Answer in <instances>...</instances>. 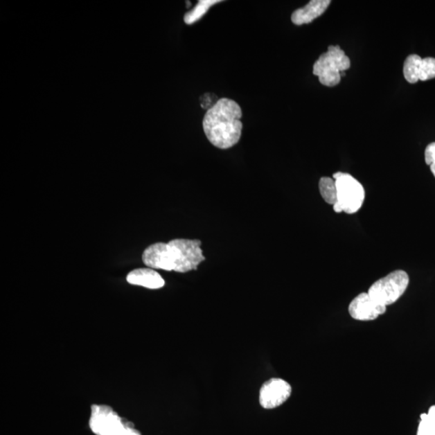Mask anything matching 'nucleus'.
Listing matches in <instances>:
<instances>
[{"label":"nucleus","mask_w":435,"mask_h":435,"mask_svg":"<svg viewBox=\"0 0 435 435\" xmlns=\"http://www.w3.org/2000/svg\"><path fill=\"white\" fill-rule=\"evenodd\" d=\"M330 0H311L305 7L292 13L291 21L295 26L310 24L326 12L330 4Z\"/></svg>","instance_id":"nucleus-10"},{"label":"nucleus","mask_w":435,"mask_h":435,"mask_svg":"<svg viewBox=\"0 0 435 435\" xmlns=\"http://www.w3.org/2000/svg\"><path fill=\"white\" fill-rule=\"evenodd\" d=\"M291 385L283 379L273 378L266 382L260 390V404L266 409H275L291 396Z\"/></svg>","instance_id":"nucleus-7"},{"label":"nucleus","mask_w":435,"mask_h":435,"mask_svg":"<svg viewBox=\"0 0 435 435\" xmlns=\"http://www.w3.org/2000/svg\"><path fill=\"white\" fill-rule=\"evenodd\" d=\"M241 107L230 98H220L207 110L202 127L207 139L214 146L227 150L240 140L243 123Z\"/></svg>","instance_id":"nucleus-2"},{"label":"nucleus","mask_w":435,"mask_h":435,"mask_svg":"<svg viewBox=\"0 0 435 435\" xmlns=\"http://www.w3.org/2000/svg\"><path fill=\"white\" fill-rule=\"evenodd\" d=\"M127 281L133 285H139L150 290L161 289L165 285V280L154 269H137L127 276Z\"/></svg>","instance_id":"nucleus-11"},{"label":"nucleus","mask_w":435,"mask_h":435,"mask_svg":"<svg viewBox=\"0 0 435 435\" xmlns=\"http://www.w3.org/2000/svg\"><path fill=\"white\" fill-rule=\"evenodd\" d=\"M199 240L176 239L169 243H156L144 251L142 260L151 269L187 273L196 270L205 256Z\"/></svg>","instance_id":"nucleus-1"},{"label":"nucleus","mask_w":435,"mask_h":435,"mask_svg":"<svg viewBox=\"0 0 435 435\" xmlns=\"http://www.w3.org/2000/svg\"><path fill=\"white\" fill-rule=\"evenodd\" d=\"M89 425L96 435H141L133 424L118 416L107 405H92Z\"/></svg>","instance_id":"nucleus-4"},{"label":"nucleus","mask_w":435,"mask_h":435,"mask_svg":"<svg viewBox=\"0 0 435 435\" xmlns=\"http://www.w3.org/2000/svg\"><path fill=\"white\" fill-rule=\"evenodd\" d=\"M319 188L321 196L330 205H335L337 202V189L335 181L331 177H323L319 180Z\"/></svg>","instance_id":"nucleus-12"},{"label":"nucleus","mask_w":435,"mask_h":435,"mask_svg":"<svg viewBox=\"0 0 435 435\" xmlns=\"http://www.w3.org/2000/svg\"><path fill=\"white\" fill-rule=\"evenodd\" d=\"M425 161L431 168L433 175L435 177V142L432 143L425 150Z\"/></svg>","instance_id":"nucleus-15"},{"label":"nucleus","mask_w":435,"mask_h":435,"mask_svg":"<svg viewBox=\"0 0 435 435\" xmlns=\"http://www.w3.org/2000/svg\"><path fill=\"white\" fill-rule=\"evenodd\" d=\"M409 278L407 272L395 270L370 286L367 293L375 303L384 306L392 305L407 291Z\"/></svg>","instance_id":"nucleus-5"},{"label":"nucleus","mask_w":435,"mask_h":435,"mask_svg":"<svg viewBox=\"0 0 435 435\" xmlns=\"http://www.w3.org/2000/svg\"><path fill=\"white\" fill-rule=\"evenodd\" d=\"M417 435H435V405L429 408L427 414H421Z\"/></svg>","instance_id":"nucleus-14"},{"label":"nucleus","mask_w":435,"mask_h":435,"mask_svg":"<svg viewBox=\"0 0 435 435\" xmlns=\"http://www.w3.org/2000/svg\"><path fill=\"white\" fill-rule=\"evenodd\" d=\"M350 66L349 57L339 46H330L328 52L321 54L313 66V73L319 78L322 85L337 86L341 81V73Z\"/></svg>","instance_id":"nucleus-3"},{"label":"nucleus","mask_w":435,"mask_h":435,"mask_svg":"<svg viewBox=\"0 0 435 435\" xmlns=\"http://www.w3.org/2000/svg\"><path fill=\"white\" fill-rule=\"evenodd\" d=\"M219 0H199L196 6L191 11L186 13L184 21L186 24H193L199 21L208 11L211 6L217 3H220Z\"/></svg>","instance_id":"nucleus-13"},{"label":"nucleus","mask_w":435,"mask_h":435,"mask_svg":"<svg viewBox=\"0 0 435 435\" xmlns=\"http://www.w3.org/2000/svg\"><path fill=\"white\" fill-rule=\"evenodd\" d=\"M337 189V202L346 214L357 213L364 204V188L357 179L346 172H338L333 175Z\"/></svg>","instance_id":"nucleus-6"},{"label":"nucleus","mask_w":435,"mask_h":435,"mask_svg":"<svg viewBox=\"0 0 435 435\" xmlns=\"http://www.w3.org/2000/svg\"><path fill=\"white\" fill-rule=\"evenodd\" d=\"M403 73L405 80L411 84L435 78V58L411 54L405 59Z\"/></svg>","instance_id":"nucleus-8"},{"label":"nucleus","mask_w":435,"mask_h":435,"mask_svg":"<svg viewBox=\"0 0 435 435\" xmlns=\"http://www.w3.org/2000/svg\"><path fill=\"white\" fill-rule=\"evenodd\" d=\"M387 308L380 305L368 293H362L350 301L348 312L350 317L358 321H373L387 312Z\"/></svg>","instance_id":"nucleus-9"}]
</instances>
